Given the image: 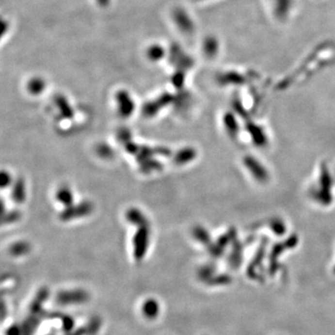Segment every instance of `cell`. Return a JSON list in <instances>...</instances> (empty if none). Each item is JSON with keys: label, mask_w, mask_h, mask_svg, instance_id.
I'll return each instance as SVG.
<instances>
[{"label": "cell", "mask_w": 335, "mask_h": 335, "mask_svg": "<svg viewBox=\"0 0 335 335\" xmlns=\"http://www.w3.org/2000/svg\"><path fill=\"white\" fill-rule=\"evenodd\" d=\"M141 166V170L144 173H150L152 171H159L161 170L162 164L158 160H153L152 158H147L138 160Z\"/></svg>", "instance_id": "9c48e42d"}, {"label": "cell", "mask_w": 335, "mask_h": 335, "mask_svg": "<svg viewBox=\"0 0 335 335\" xmlns=\"http://www.w3.org/2000/svg\"><path fill=\"white\" fill-rule=\"evenodd\" d=\"M30 250V246L26 241H18L14 243L10 248V252L14 256H21L26 255Z\"/></svg>", "instance_id": "8fae6325"}, {"label": "cell", "mask_w": 335, "mask_h": 335, "mask_svg": "<svg viewBox=\"0 0 335 335\" xmlns=\"http://www.w3.org/2000/svg\"><path fill=\"white\" fill-rule=\"evenodd\" d=\"M56 199L61 204L65 206L66 208L74 205V196L68 186L63 185L59 188L56 192Z\"/></svg>", "instance_id": "52a82bcc"}, {"label": "cell", "mask_w": 335, "mask_h": 335, "mask_svg": "<svg viewBox=\"0 0 335 335\" xmlns=\"http://www.w3.org/2000/svg\"><path fill=\"white\" fill-rule=\"evenodd\" d=\"M126 219L131 224H135L137 226H142L144 224H148L147 218L145 215L137 208H130L126 212Z\"/></svg>", "instance_id": "8992f818"}, {"label": "cell", "mask_w": 335, "mask_h": 335, "mask_svg": "<svg viewBox=\"0 0 335 335\" xmlns=\"http://www.w3.org/2000/svg\"><path fill=\"white\" fill-rule=\"evenodd\" d=\"M55 102H56V104L58 106L60 113L62 116L65 117V118H72L74 116L73 109L64 96H57Z\"/></svg>", "instance_id": "ba28073f"}, {"label": "cell", "mask_w": 335, "mask_h": 335, "mask_svg": "<svg viewBox=\"0 0 335 335\" xmlns=\"http://www.w3.org/2000/svg\"><path fill=\"white\" fill-rule=\"evenodd\" d=\"M21 219V212L19 210H12L9 211L7 214L3 215L2 223H12Z\"/></svg>", "instance_id": "5bb4252c"}, {"label": "cell", "mask_w": 335, "mask_h": 335, "mask_svg": "<svg viewBox=\"0 0 335 335\" xmlns=\"http://www.w3.org/2000/svg\"><path fill=\"white\" fill-rule=\"evenodd\" d=\"M150 240L149 223L139 226L133 237V255L137 260H141L146 255Z\"/></svg>", "instance_id": "6da1fadb"}, {"label": "cell", "mask_w": 335, "mask_h": 335, "mask_svg": "<svg viewBox=\"0 0 335 335\" xmlns=\"http://www.w3.org/2000/svg\"><path fill=\"white\" fill-rule=\"evenodd\" d=\"M93 205L90 201H83L77 205H72L67 207L60 214V219L62 221H71L85 217L93 212Z\"/></svg>", "instance_id": "7a4b0ae2"}, {"label": "cell", "mask_w": 335, "mask_h": 335, "mask_svg": "<svg viewBox=\"0 0 335 335\" xmlns=\"http://www.w3.org/2000/svg\"><path fill=\"white\" fill-rule=\"evenodd\" d=\"M117 139L123 143V144H127L128 142H130V139H131V133L130 131L128 129V128H121L119 129L118 131V134H117Z\"/></svg>", "instance_id": "9a60e30c"}, {"label": "cell", "mask_w": 335, "mask_h": 335, "mask_svg": "<svg viewBox=\"0 0 335 335\" xmlns=\"http://www.w3.org/2000/svg\"><path fill=\"white\" fill-rule=\"evenodd\" d=\"M26 197L25 183L22 178H19L12 186V198L13 202L17 204H23Z\"/></svg>", "instance_id": "5b68a950"}, {"label": "cell", "mask_w": 335, "mask_h": 335, "mask_svg": "<svg viewBox=\"0 0 335 335\" xmlns=\"http://www.w3.org/2000/svg\"><path fill=\"white\" fill-rule=\"evenodd\" d=\"M143 311H144V314L149 319L156 318L159 315V311H160L159 303L154 300L146 301L144 303Z\"/></svg>", "instance_id": "30bf717a"}, {"label": "cell", "mask_w": 335, "mask_h": 335, "mask_svg": "<svg viewBox=\"0 0 335 335\" xmlns=\"http://www.w3.org/2000/svg\"><path fill=\"white\" fill-rule=\"evenodd\" d=\"M12 175L6 171H3L1 173V186L2 188H6L8 186L12 185Z\"/></svg>", "instance_id": "2e32d148"}, {"label": "cell", "mask_w": 335, "mask_h": 335, "mask_svg": "<svg viewBox=\"0 0 335 335\" xmlns=\"http://www.w3.org/2000/svg\"><path fill=\"white\" fill-rule=\"evenodd\" d=\"M116 101L118 104V112L120 116L128 117L130 116L135 108V104L132 99L126 92H119L116 94Z\"/></svg>", "instance_id": "3957f363"}, {"label": "cell", "mask_w": 335, "mask_h": 335, "mask_svg": "<svg viewBox=\"0 0 335 335\" xmlns=\"http://www.w3.org/2000/svg\"><path fill=\"white\" fill-rule=\"evenodd\" d=\"M192 159V153L188 149H183L179 151L175 157H174V161L177 164H183L185 162L188 161L189 160Z\"/></svg>", "instance_id": "4fadbf2b"}, {"label": "cell", "mask_w": 335, "mask_h": 335, "mask_svg": "<svg viewBox=\"0 0 335 335\" xmlns=\"http://www.w3.org/2000/svg\"><path fill=\"white\" fill-rule=\"evenodd\" d=\"M45 87V83L39 79H35L29 82L28 84V91L33 94H39L43 92Z\"/></svg>", "instance_id": "7c38bea8"}, {"label": "cell", "mask_w": 335, "mask_h": 335, "mask_svg": "<svg viewBox=\"0 0 335 335\" xmlns=\"http://www.w3.org/2000/svg\"><path fill=\"white\" fill-rule=\"evenodd\" d=\"M171 102H172V96L169 94H165L160 98H159L157 101L145 104L144 106V109H143L144 115L145 116H148V117L155 116L161 109L162 107L170 104Z\"/></svg>", "instance_id": "277c9868"}]
</instances>
